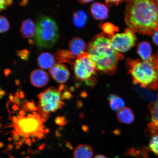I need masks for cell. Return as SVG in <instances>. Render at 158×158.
Here are the masks:
<instances>
[{
  "label": "cell",
  "instance_id": "1",
  "mask_svg": "<svg viewBox=\"0 0 158 158\" xmlns=\"http://www.w3.org/2000/svg\"><path fill=\"white\" fill-rule=\"evenodd\" d=\"M125 21L135 32L151 35L158 31V5L156 1L135 0L128 1Z\"/></svg>",
  "mask_w": 158,
  "mask_h": 158
},
{
  "label": "cell",
  "instance_id": "2",
  "mask_svg": "<svg viewBox=\"0 0 158 158\" xmlns=\"http://www.w3.org/2000/svg\"><path fill=\"white\" fill-rule=\"evenodd\" d=\"M87 51L96 64L97 70L109 75L116 72L118 61L124 58L112 46L110 37L103 33L92 40L88 44Z\"/></svg>",
  "mask_w": 158,
  "mask_h": 158
},
{
  "label": "cell",
  "instance_id": "3",
  "mask_svg": "<svg viewBox=\"0 0 158 158\" xmlns=\"http://www.w3.org/2000/svg\"><path fill=\"white\" fill-rule=\"evenodd\" d=\"M126 65L134 84L150 90L158 88V59L156 55H152L147 61L128 58Z\"/></svg>",
  "mask_w": 158,
  "mask_h": 158
},
{
  "label": "cell",
  "instance_id": "4",
  "mask_svg": "<svg viewBox=\"0 0 158 158\" xmlns=\"http://www.w3.org/2000/svg\"><path fill=\"white\" fill-rule=\"evenodd\" d=\"M35 25L36 33L35 39L36 44L41 48L53 47L59 37L58 26L54 20L44 16L39 18Z\"/></svg>",
  "mask_w": 158,
  "mask_h": 158
},
{
  "label": "cell",
  "instance_id": "5",
  "mask_svg": "<svg viewBox=\"0 0 158 158\" xmlns=\"http://www.w3.org/2000/svg\"><path fill=\"white\" fill-rule=\"evenodd\" d=\"M18 118L16 123L14 124L18 135L23 134L27 137L32 135L36 137L40 132L45 133L42 124L47 119L41 117L40 114H29L27 117L19 116Z\"/></svg>",
  "mask_w": 158,
  "mask_h": 158
},
{
  "label": "cell",
  "instance_id": "6",
  "mask_svg": "<svg viewBox=\"0 0 158 158\" xmlns=\"http://www.w3.org/2000/svg\"><path fill=\"white\" fill-rule=\"evenodd\" d=\"M61 92L58 89L49 88L39 94L38 110L41 115H48L62 108L64 103L60 100Z\"/></svg>",
  "mask_w": 158,
  "mask_h": 158
},
{
  "label": "cell",
  "instance_id": "7",
  "mask_svg": "<svg viewBox=\"0 0 158 158\" xmlns=\"http://www.w3.org/2000/svg\"><path fill=\"white\" fill-rule=\"evenodd\" d=\"M73 69L77 78L86 82L94 79L96 65L88 52H84L76 57Z\"/></svg>",
  "mask_w": 158,
  "mask_h": 158
},
{
  "label": "cell",
  "instance_id": "8",
  "mask_svg": "<svg viewBox=\"0 0 158 158\" xmlns=\"http://www.w3.org/2000/svg\"><path fill=\"white\" fill-rule=\"evenodd\" d=\"M135 31L128 27L122 33L109 36L114 48L118 52H126L136 44L137 37Z\"/></svg>",
  "mask_w": 158,
  "mask_h": 158
},
{
  "label": "cell",
  "instance_id": "9",
  "mask_svg": "<svg viewBox=\"0 0 158 158\" xmlns=\"http://www.w3.org/2000/svg\"><path fill=\"white\" fill-rule=\"evenodd\" d=\"M49 73L55 81L60 84L66 82L70 76L68 69L65 65L61 64H55L49 69Z\"/></svg>",
  "mask_w": 158,
  "mask_h": 158
},
{
  "label": "cell",
  "instance_id": "10",
  "mask_svg": "<svg viewBox=\"0 0 158 158\" xmlns=\"http://www.w3.org/2000/svg\"><path fill=\"white\" fill-rule=\"evenodd\" d=\"M49 80L48 74L41 69H35L31 73V82L33 86L36 87L41 88L46 85Z\"/></svg>",
  "mask_w": 158,
  "mask_h": 158
},
{
  "label": "cell",
  "instance_id": "11",
  "mask_svg": "<svg viewBox=\"0 0 158 158\" xmlns=\"http://www.w3.org/2000/svg\"><path fill=\"white\" fill-rule=\"evenodd\" d=\"M148 108L152 117V121L148 124V128L152 134L158 133V97L155 102L149 104Z\"/></svg>",
  "mask_w": 158,
  "mask_h": 158
},
{
  "label": "cell",
  "instance_id": "12",
  "mask_svg": "<svg viewBox=\"0 0 158 158\" xmlns=\"http://www.w3.org/2000/svg\"><path fill=\"white\" fill-rule=\"evenodd\" d=\"M20 32L25 38H32L36 35V25L32 20L29 19H26L22 23Z\"/></svg>",
  "mask_w": 158,
  "mask_h": 158
},
{
  "label": "cell",
  "instance_id": "13",
  "mask_svg": "<svg viewBox=\"0 0 158 158\" xmlns=\"http://www.w3.org/2000/svg\"><path fill=\"white\" fill-rule=\"evenodd\" d=\"M69 50L75 57L85 52L86 44L83 40L78 37H75L70 41L69 44Z\"/></svg>",
  "mask_w": 158,
  "mask_h": 158
},
{
  "label": "cell",
  "instance_id": "14",
  "mask_svg": "<svg viewBox=\"0 0 158 158\" xmlns=\"http://www.w3.org/2000/svg\"><path fill=\"white\" fill-rule=\"evenodd\" d=\"M91 12L94 19L102 20L107 18L108 10L106 6L99 3H94L92 5Z\"/></svg>",
  "mask_w": 158,
  "mask_h": 158
},
{
  "label": "cell",
  "instance_id": "15",
  "mask_svg": "<svg viewBox=\"0 0 158 158\" xmlns=\"http://www.w3.org/2000/svg\"><path fill=\"white\" fill-rule=\"evenodd\" d=\"M116 115L118 121L122 123L130 124L135 120V115L133 110L127 107L124 106L118 110Z\"/></svg>",
  "mask_w": 158,
  "mask_h": 158
},
{
  "label": "cell",
  "instance_id": "16",
  "mask_svg": "<svg viewBox=\"0 0 158 158\" xmlns=\"http://www.w3.org/2000/svg\"><path fill=\"white\" fill-rule=\"evenodd\" d=\"M37 62L39 66L43 69H50L55 64L54 56L48 52H43L40 55Z\"/></svg>",
  "mask_w": 158,
  "mask_h": 158
},
{
  "label": "cell",
  "instance_id": "17",
  "mask_svg": "<svg viewBox=\"0 0 158 158\" xmlns=\"http://www.w3.org/2000/svg\"><path fill=\"white\" fill-rule=\"evenodd\" d=\"M94 151L90 146L85 144H80L74 150V158H92Z\"/></svg>",
  "mask_w": 158,
  "mask_h": 158
},
{
  "label": "cell",
  "instance_id": "18",
  "mask_svg": "<svg viewBox=\"0 0 158 158\" xmlns=\"http://www.w3.org/2000/svg\"><path fill=\"white\" fill-rule=\"evenodd\" d=\"M137 53L141 57L142 60L147 61L149 60L152 56L151 45L147 41L140 43L138 45Z\"/></svg>",
  "mask_w": 158,
  "mask_h": 158
},
{
  "label": "cell",
  "instance_id": "19",
  "mask_svg": "<svg viewBox=\"0 0 158 158\" xmlns=\"http://www.w3.org/2000/svg\"><path fill=\"white\" fill-rule=\"evenodd\" d=\"M108 100L110 108L114 111H118L125 106V102L123 99L115 94L110 95Z\"/></svg>",
  "mask_w": 158,
  "mask_h": 158
},
{
  "label": "cell",
  "instance_id": "20",
  "mask_svg": "<svg viewBox=\"0 0 158 158\" xmlns=\"http://www.w3.org/2000/svg\"><path fill=\"white\" fill-rule=\"evenodd\" d=\"M55 58L60 63H72L76 59V57L73 55L70 51L66 50H59L55 54Z\"/></svg>",
  "mask_w": 158,
  "mask_h": 158
},
{
  "label": "cell",
  "instance_id": "21",
  "mask_svg": "<svg viewBox=\"0 0 158 158\" xmlns=\"http://www.w3.org/2000/svg\"><path fill=\"white\" fill-rule=\"evenodd\" d=\"M88 16L86 13L81 10H79L74 13L73 22L77 27H84L87 20Z\"/></svg>",
  "mask_w": 158,
  "mask_h": 158
},
{
  "label": "cell",
  "instance_id": "22",
  "mask_svg": "<svg viewBox=\"0 0 158 158\" xmlns=\"http://www.w3.org/2000/svg\"><path fill=\"white\" fill-rule=\"evenodd\" d=\"M149 149L158 157V133L152 134L150 140Z\"/></svg>",
  "mask_w": 158,
  "mask_h": 158
},
{
  "label": "cell",
  "instance_id": "23",
  "mask_svg": "<svg viewBox=\"0 0 158 158\" xmlns=\"http://www.w3.org/2000/svg\"><path fill=\"white\" fill-rule=\"evenodd\" d=\"M102 28L104 32L109 36H112L115 34L114 33L118 31L117 27L110 23H104L102 25Z\"/></svg>",
  "mask_w": 158,
  "mask_h": 158
},
{
  "label": "cell",
  "instance_id": "24",
  "mask_svg": "<svg viewBox=\"0 0 158 158\" xmlns=\"http://www.w3.org/2000/svg\"><path fill=\"white\" fill-rule=\"evenodd\" d=\"M10 24L8 21L5 17L1 15L0 17V32L3 33L8 30Z\"/></svg>",
  "mask_w": 158,
  "mask_h": 158
},
{
  "label": "cell",
  "instance_id": "25",
  "mask_svg": "<svg viewBox=\"0 0 158 158\" xmlns=\"http://www.w3.org/2000/svg\"><path fill=\"white\" fill-rule=\"evenodd\" d=\"M35 107L34 102L33 101L27 102L24 106L23 110L27 111H31L33 110Z\"/></svg>",
  "mask_w": 158,
  "mask_h": 158
},
{
  "label": "cell",
  "instance_id": "26",
  "mask_svg": "<svg viewBox=\"0 0 158 158\" xmlns=\"http://www.w3.org/2000/svg\"><path fill=\"white\" fill-rule=\"evenodd\" d=\"M55 122L57 124L61 126H64L67 123V121L64 117L58 116L55 119Z\"/></svg>",
  "mask_w": 158,
  "mask_h": 158
},
{
  "label": "cell",
  "instance_id": "27",
  "mask_svg": "<svg viewBox=\"0 0 158 158\" xmlns=\"http://www.w3.org/2000/svg\"><path fill=\"white\" fill-rule=\"evenodd\" d=\"M29 52L27 50H23L19 52V55L21 58L27 59L28 57Z\"/></svg>",
  "mask_w": 158,
  "mask_h": 158
},
{
  "label": "cell",
  "instance_id": "28",
  "mask_svg": "<svg viewBox=\"0 0 158 158\" xmlns=\"http://www.w3.org/2000/svg\"><path fill=\"white\" fill-rule=\"evenodd\" d=\"M73 97L72 94H71L70 92L66 91L61 96V99L63 100L64 99L67 100H70Z\"/></svg>",
  "mask_w": 158,
  "mask_h": 158
},
{
  "label": "cell",
  "instance_id": "29",
  "mask_svg": "<svg viewBox=\"0 0 158 158\" xmlns=\"http://www.w3.org/2000/svg\"><path fill=\"white\" fill-rule=\"evenodd\" d=\"M125 1H106V2L108 6L116 5L122 2H123Z\"/></svg>",
  "mask_w": 158,
  "mask_h": 158
},
{
  "label": "cell",
  "instance_id": "30",
  "mask_svg": "<svg viewBox=\"0 0 158 158\" xmlns=\"http://www.w3.org/2000/svg\"><path fill=\"white\" fill-rule=\"evenodd\" d=\"M153 40L156 45H158V31H156L153 35Z\"/></svg>",
  "mask_w": 158,
  "mask_h": 158
},
{
  "label": "cell",
  "instance_id": "31",
  "mask_svg": "<svg viewBox=\"0 0 158 158\" xmlns=\"http://www.w3.org/2000/svg\"><path fill=\"white\" fill-rule=\"evenodd\" d=\"M0 5H1L0 9H1V10L6 9V7L8 6L6 2V1H4V0L3 1H2V0L0 1Z\"/></svg>",
  "mask_w": 158,
  "mask_h": 158
},
{
  "label": "cell",
  "instance_id": "32",
  "mask_svg": "<svg viewBox=\"0 0 158 158\" xmlns=\"http://www.w3.org/2000/svg\"><path fill=\"white\" fill-rule=\"evenodd\" d=\"M93 1H90V0H81V1H79L80 2L82 3H87L91 2Z\"/></svg>",
  "mask_w": 158,
  "mask_h": 158
},
{
  "label": "cell",
  "instance_id": "33",
  "mask_svg": "<svg viewBox=\"0 0 158 158\" xmlns=\"http://www.w3.org/2000/svg\"><path fill=\"white\" fill-rule=\"evenodd\" d=\"M14 102H15V103L17 104H19L20 102V100L19 98H18L15 97L14 98Z\"/></svg>",
  "mask_w": 158,
  "mask_h": 158
},
{
  "label": "cell",
  "instance_id": "34",
  "mask_svg": "<svg viewBox=\"0 0 158 158\" xmlns=\"http://www.w3.org/2000/svg\"><path fill=\"white\" fill-rule=\"evenodd\" d=\"M94 158H108L103 155H97Z\"/></svg>",
  "mask_w": 158,
  "mask_h": 158
},
{
  "label": "cell",
  "instance_id": "35",
  "mask_svg": "<svg viewBox=\"0 0 158 158\" xmlns=\"http://www.w3.org/2000/svg\"><path fill=\"white\" fill-rule=\"evenodd\" d=\"M65 88V86L64 85H61L59 86L58 89L59 91L60 92L62 91Z\"/></svg>",
  "mask_w": 158,
  "mask_h": 158
},
{
  "label": "cell",
  "instance_id": "36",
  "mask_svg": "<svg viewBox=\"0 0 158 158\" xmlns=\"http://www.w3.org/2000/svg\"><path fill=\"white\" fill-rule=\"evenodd\" d=\"M43 136H44V135H43V134L42 133H40H40H39L38 134H37V137H38L39 138H42L43 137Z\"/></svg>",
  "mask_w": 158,
  "mask_h": 158
},
{
  "label": "cell",
  "instance_id": "37",
  "mask_svg": "<svg viewBox=\"0 0 158 158\" xmlns=\"http://www.w3.org/2000/svg\"><path fill=\"white\" fill-rule=\"evenodd\" d=\"M5 93H6L5 91L1 90V92H0V95H1V98L2 97L5 95Z\"/></svg>",
  "mask_w": 158,
  "mask_h": 158
},
{
  "label": "cell",
  "instance_id": "38",
  "mask_svg": "<svg viewBox=\"0 0 158 158\" xmlns=\"http://www.w3.org/2000/svg\"><path fill=\"white\" fill-rule=\"evenodd\" d=\"M19 135H14V136H13V138L16 141H18L19 139Z\"/></svg>",
  "mask_w": 158,
  "mask_h": 158
},
{
  "label": "cell",
  "instance_id": "39",
  "mask_svg": "<svg viewBox=\"0 0 158 158\" xmlns=\"http://www.w3.org/2000/svg\"><path fill=\"white\" fill-rule=\"evenodd\" d=\"M9 98L10 100L12 102H14V100L15 97L12 96V95L11 94L9 96Z\"/></svg>",
  "mask_w": 158,
  "mask_h": 158
},
{
  "label": "cell",
  "instance_id": "40",
  "mask_svg": "<svg viewBox=\"0 0 158 158\" xmlns=\"http://www.w3.org/2000/svg\"><path fill=\"white\" fill-rule=\"evenodd\" d=\"M27 1H23L22 2H21L20 3V5H22V6H23V5H26V4L27 3Z\"/></svg>",
  "mask_w": 158,
  "mask_h": 158
},
{
  "label": "cell",
  "instance_id": "41",
  "mask_svg": "<svg viewBox=\"0 0 158 158\" xmlns=\"http://www.w3.org/2000/svg\"><path fill=\"white\" fill-rule=\"evenodd\" d=\"M24 112L23 111H21L19 112V114L21 116H23L24 115Z\"/></svg>",
  "mask_w": 158,
  "mask_h": 158
},
{
  "label": "cell",
  "instance_id": "42",
  "mask_svg": "<svg viewBox=\"0 0 158 158\" xmlns=\"http://www.w3.org/2000/svg\"><path fill=\"white\" fill-rule=\"evenodd\" d=\"M13 109H14L15 110H18V108L17 106L16 105H14L13 106Z\"/></svg>",
  "mask_w": 158,
  "mask_h": 158
},
{
  "label": "cell",
  "instance_id": "43",
  "mask_svg": "<svg viewBox=\"0 0 158 158\" xmlns=\"http://www.w3.org/2000/svg\"><path fill=\"white\" fill-rule=\"evenodd\" d=\"M20 93V97L22 98L24 97V94H23V92H21Z\"/></svg>",
  "mask_w": 158,
  "mask_h": 158
},
{
  "label": "cell",
  "instance_id": "44",
  "mask_svg": "<svg viewBox=\"0 0 158 158\" xmlns=\"http://www.w3.org/2000/svg\"><path fill=\"white\" fill-rule=\"evenodd\" d=\"M49 131V130L48 129V128H47V129L45 130V132H46V133H48Z\"/></svg>",
  "mask_w": 158,
  "mask_h": 158
},
{
  "label": "cell",
  "instance_id": "45",
  "mask_svg": "<svg viewBox=\"0 0 158 158\" xmlns=\"http://www.w3.org/2000/svg\"><path fill=\"white\" fill-rule=\"evenodd\" d=\"M70 90L71 91H73L74 90V88H70Z\"/></svg>",
  "mask_w": 158,
  "mask_h": 158
},
{
  "label": "cell",
  "instance_id": "46",
  "mask_svg": "<svg viewBox=\"0 0 158 158\" xmlns=\"http://www.w3.org/2000/svg\"><path fill=\"white\" fill-rule=\"evenodd\" d=\"M2 145H3V144L2 143H1V148L2 147Z\"/></svg>",
  "mask_w": 158,
  "mask_h": 158
},
{
  "label": "cell",
  "instance_id": "47",
  "mask_svg": "<svg viewBox=\"0 0 158 158\" xmlns=\"http://www.w3.org/2000/svg\"><path fill=\"white\" fill-rule=\"evenodd\" d=\"M156 56H157V58H158V52H157V54H156Z\"/></svg>",
  "mask_w": 158,
  "mask_h": 158
},
{
  "label": "cell",
  "instance_id": "48",
  "mask_svg": "<svg viewBox=\"0 0 158 158\" xmlns=\"http://www.w3.org/2000/svg\"><path fill=\"white\" fill-rule=\"evenodd\" d=\"M156 2H157V3L158 4V1H157Z\"/></svg>",
  "mask_w": 158,
  "mask_h": 158
},
{
  "label": "cell",
  "instance_id": "49",
  "mask_svg": "<svg viewBox=\"0 0 158 158\" xmlns=\"http://www.w3.org/2000/svg\"></svg>",
  "mask_w": 158,
  "mask_h": 158
}]
</instances>
